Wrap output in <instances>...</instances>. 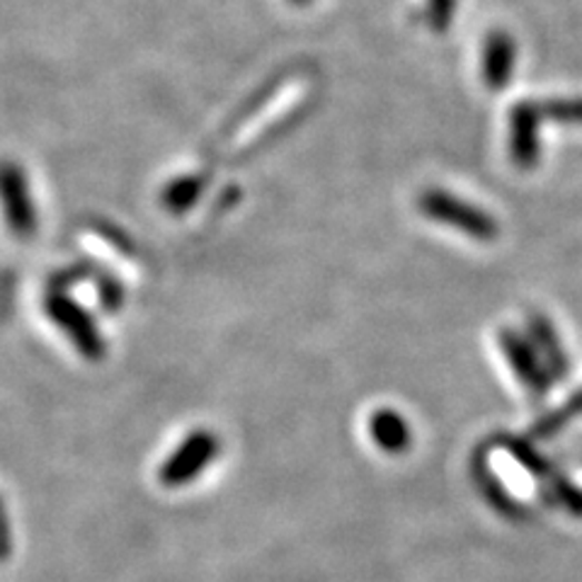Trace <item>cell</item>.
<instances>
[{
	"label": "cell",
	"instance_id": "1",
	"mask_svg": "<svg viewBox=\"0 0 582 582\" xmlns=\"http://www.w3.org/2000/svg\"><path fill=\"white\" fill-rule=\"evenodd\" d=\"M417 207L423 211L425 219L440 226H450L471 240L493 243L500 238V224L495 221L493 214L471 205V201L462 197L446 193V189H425L417 199Z\"/></svg>",
	"mask_w": 582,
	"mask_h": 582
},
{
	"label": "cell",
	"instance_id": "2",
	"mask_svg": "<svg viewBox=\"0 0 582 582\" xmlns=\"http://www.w3.org/2000/svg\"><path fill=\"white\" fill-rule=\"evenodd\" d=\"M219 454L221 440L209 430H195L160 466V483L168 485V489H183V485L199 479Z\"/></svg>",
	"mask_w": 582,
	"mask_h": 582
},
{
	"label": "cell",
	"instance_id": "3",
	"mask_svg": "<svg viewBox=\"0 0 582 582\" xmlns=\"http://www.w3.org/2000/svg\"><path fill=\"white\" fill-rule=\"evenodd\" d=\"M47 314L86 359L98 362L105 357L107 345L105 337L100 335V328L95 326L88 310L73 302L71 296H66L63 292H51L47 296Z\"/></svg>",
	"mask_w": 582,
	"mask_h": 582
},
{
	"label": "cell",
	"instance_id": "4",
	"mask_svg": "<svg viewBox=\"0 0 582 582\" xmlns=\"http://www.w3.org/2000/svg\"><path fill=\"white\" fill-rule=\"evenodd\" d=\"M497 347H500V352H503V357L507 359L510 369H512L514 378L520 382L522 391H526L530 398H534V401L546 398L553 378H551L549 369L544 367V362H541L539 352L530 343V337L517 333L514 328H500Z\"/></svg>",
	"mask_w": 582,
	"mask_h": 582
},
{
	"label": "cell",
	"instance_id": "5",
	"mask_svg": "<svg viewBox=\"0 0 582 582\" xmlns=\"http://www.w3.org/2000/svg\"><path fill=\"white\" fill-rule=\"evenodd\" d=\"M0 205H3V216L12 236L30 240L37 231L34 205L22 170L10 164L0 166Z\"/></svg>",
	"mask_w": 582,
	"mask_h": 582
},
{
	"label": "cell",
	"instance_id": "6",
	"mask_svg": "<svg viewBox=\"0 0 582 582\" xmlns=\"http://www.w3.org/2000/svg\"><path fill=\"white\" fill-rule=\"evenodd\" d=\"M539 102H520L510 119V156L520 168H532L539 160Z\"/></svg>",
	"mask_w": 582,
	"mask_h": 582
},
{
	"label": "cell",
	"instance_id": "7",
	"mask_svg": "<svg viewBox=\"0 0 582 582\" xmlns=\"http://www.w3.org/2000/svg\"><path fill=\"white\" fill-rule=\"evenodd\" d=\"M524 335L530 337V343L539 352V357H541V362H544V367L549 369L553 382H561V378H565L568 372H571V359H568V352L561 343V335H559L556 326H553L546 316L530 314V318H526Z\"/></svg>",
	"mask_w": 582,
	"mask_h": 582
},
{
	"label": "cell",
	"instance_id": "8",
	"mask_svg": "<svg viewBox=\"0 0 582 582\" xmlns=\"http://www.w3.org/2000/svg\"><path fill=\"white\" fill-rule=\"evenodd\" d=\"M369 435H372V442L378 446V450L391 454V456L405 454L413 444L411 423L401 413L391 411V408L376 411L369 417Z\"/></svg>",
	"mask_w": 582,
	"mask_h": 582
},
{
	"label": "cell",
	"instance_id": "9",
	"mask_svg": "<svg viewBox=\"0 0 582 582\" xmlns=\"http://www.w3.org/2000/svg\"><path fill=\"white\" fill-rule=\"evenodd\" d=\"M514 69V45L510 34L493 32L483 49V80L491 90H503Z\"/></svg>",
	"mask_w": 582,
	"mask_h": 582
},
{
	"label": "cell",
	"instance_id": "10",
	"mask_svg": "<svg viewBox=\"0 0 582 582\" xmlns=\"http://www.w3.org/2000/svg\"><path fill=\"white\" fill-rule=\"evenodd\" d=\"M582 415V388L575 391V394L568 398L561 408L556 411H551L549 415H544L536 423L534 432H536V437L541 440H549V437H556L561 430H565L568 423H573L575 417Z\"/></svg>",
	"mask_w": 582,
	"mask_h": 582
},
{
	"label": "cell",
	"instance_id": "11",
	"mask_svg": "<svg viewBox=\"0 0 582 582\" xmlns=\"http://www.w3.org/2000/svg\"><path fill=\"white\" fill-rule=\"evenodd\" d=\"M541 119L563 121V125H582V100H549L539 105Z\"/></svg>",
	"mask_w": 582,
	"mask_h": 582
},
{
	"label": "cell",
	"instance_id": "12",
	"mask_svg": "<svg viewBox=\"0 0 582 582\" xmlns=\"http://www.w3.org/2000/svg\"><path fill=\"white\" fill-rule=\"evenodd\" d=\"M452 10H454V0H430L427 18H430L432 27H435V30H444V27L450 24Z\"/></svg>",
	"mask_w": 582,
	"mask_h": 582
},
{
	"label": "cell",
	"instance_id": "13",
	"mask_svg": "<svg viewBox=\"0 0 582 582\" xmlns=\"http://www.w3.org/2000/svg\"><path fill=\"white\" fill-rule=\"evenodd\" d=\"M10 553V522L3 507V500H0V561H3Z\"/></svg>",
	"mask_w": 582,
	"mask_h": 582
}]
</instances>
